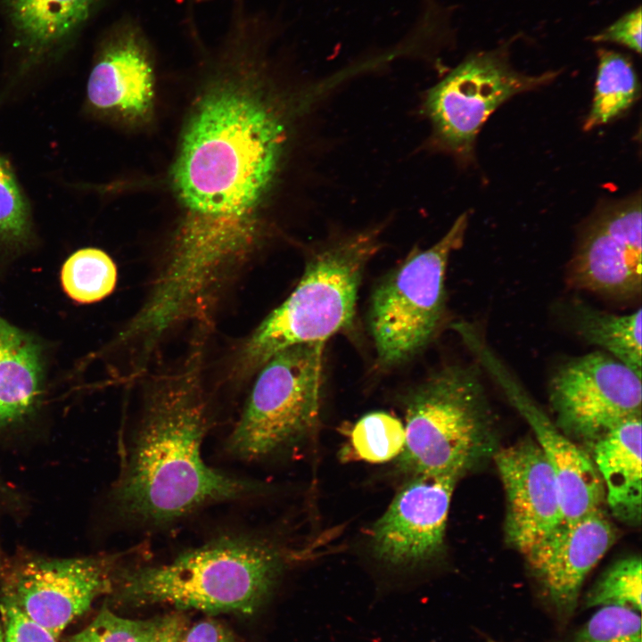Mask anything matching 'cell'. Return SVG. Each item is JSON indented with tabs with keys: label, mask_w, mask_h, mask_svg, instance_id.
Returning <instances> with one entry per match:
<instances>
[{
	"label": "cell",
	"mask_w": 642,
	"mask_h": 642,
	"mask_svg": "<svg viewBox=\"0 0 642 642\" xmlns=\"http://www.w3.org/2000/svg\"><path fill=\"white\" fill-rule=\"evenodd\" d=\"M255 93L234 81L217 86L187 124L173 171L184 216L147 298L165 320L204 314L259 239L284 128Z\"/></svg>",
	"instance_id": "1"
},
{
	"label": "cell",
	"mask_w": 642,
	"mask_h": 642,
	"mask_svg": "<svg viewBox=\"0 0 642 642\" xmlns=\"http://www.w3.org/2000/svg\"><path fill=\"white\" fill-rule=\"evenodd\" d=\"M201 352L149 386L143 414L120 475L114 506L145 525L175 523L200 508L258 495L262 487L210 467L202 445L210 413L202 384Z\"/></svg>",
	"instance_id": "2"
},
{
	"label": "cell",
	"mask_w": 642,
	"mask_h": 642,
	"mask_svg": "<svg viewBox=\"0 0 642 642\" xmlns=\"http://www.w3.org/2000/svg\"><path fill=\"white\" fill-rule=\"evenodd\" d=\"M283 565L279 548L265 539L222 536L169 562L120 565L110 594L132 606L251 614L271 592Z\"/></svg>",
	"instance_id": "3"
},
{
	"label": "cell",
	"mask_w": 642,
	"mask_h": 642,
	"mask_svg": "<svg viewBox=\"0 0 642 642\" xmlns=\"http://www.w3.org/2000/svg\"><path fill=\"white\" fill-rule=\"evenodd\" d=\"M405 410L406 440L397 465L408 477L460 478L498 449L493 412L475 366L434 372L407 393Z\"/></svg>",
	"instance_id": "4"
},
{
	"label": "cell",
	"mask_w": 642,
	"mask_h": 642,
	"mask_svg": "<svg viewBox=\"0 0 642 642\" xmlns=\"http://www.w3.org/2000/svg\"><path fill=\"white\" fill-rule=\"evenodd\" d=\"M379 237L378 229H369L315 253L292 293L246 341L238 358V373L251 374L282 350L325 343L348 329L365 268L380 247Z\"/></svg>",
	"instance_id": "5"
},
{
	"label": "cell",
	"mask_w": 642,
	"mask_h": 642,
	"mask_svg": "<svg viewBox=\"0 0 642 642\" xmlns=\"http://www.w3.org/2000/svg\"><path fill=\"white\" fill-rule=\"evenodd\" d=\"M467 226L463 213L438 242L411 252L374 291L368 323L382 366L408 360L435 336L445 315L447 266Z\"/></svg>",
	"instance_id": "6"
},
{
	"label": "cell",
	"mask_w": 642,
	"mask_h": 642,
	"mask_svg": "<svg viewBox=\"0 0 642 642\" xmlns=\"http://www.w3.org/2000/svg\"><path fill=\"white\" fill-rule=\"evenodd\" d=\"M325 345L291 346L261 366L226 441L232 456L262 459L300 440L314 427L320 409Z\"/></svg>",
	"instance_id": "7"
},
{
	"label": "cell",
	"mask_w": 642,
	"mask_h": 642,
	"mask_svg": "<svg viewBox=\"0 0 642 642\" xmlns=\"http://www.w3.org/2000/svg\"><path fill=\"white\" fill-rule=\"evenodd\" d=\"M122 554L56 558L0 545V597L57 639L96 598L111 592Z\"/></svg>",
	"instance_id": "8"
},
{
	"label": "cell",
	"mask_w": 642,
	"mask_h": 642,
	"mask_svg": "<svg viewBox=\"0 0 642 642\" xmlns=\"http://www.w3.org/2000/svg\"><path fill=\"white\" fill-rule=\"evenodd\" d=\"M556 72L528 76L514 70L500 51L467 57L429 89L424 108L442 150L469 160L488 118L511 97L554 79Z\"/></svg>",
	"instance_id": "9"
},
{
	"label": "cell",
	"mask_w": 642,
	"mask_h": 642,
	"mask_svg": "<svg viewBox=\"0 0 642 642\" xmlns=\"http://www.w3.org/2000/svg\"><path fill=\"white\" fill-rule=\"evenodd\" d=\"M556 425L589 446L623 420L641 415V375L603 350L560 365L548 383Z\"/></svg>",
	"instance_id": "10"
},
{
	"label": "cell",
	"mask_w": 642,
	"mask_h": 642,
	"mask_svg": "<svg viewBox=\"0 0 642 642\" xmlns=\"http://www.w3.org/2000/svg\"><path fill=\"white\" fill-rule=\"evenodd\" d=\"M640 194L598 207L580 230L567 266L576 290L619 301L642 292Z\"/></svg>",
	"instance_id": "11"
},
{
	"label": "cell",
	"mask_w": 642,
	"mask_h": 642,
	"mask_svg": "<svg viewBox=\"0 0 642 642\" xmlns=\"http://www.w3.org/2000/svg\"><path fill=\"white\" fill-rule=\"evenodd\" d=\"M463 342L531 426L557 482L563 524L574 523L600 508L605 490L590 455L556 425L477 331L467 332Z\"/></svg>",
	"instance_id": "12"
},
{
	"label": "cell",
	"mask_w": 642,
	"mask_h": 642,
	"mask_svg": "<svg viewBox=\"0 0 642 642\" xmlns=\"http://www.w3.org/2000/svg\"><path fill=\"white\" fill-rule=\"evenodd\" d=\"M453 475L408 477L385 513L374 524V555L392 565H414L442 549L452 494Z\"/></svg>",
	"instance_id": "13"
},
{
	"label": "cell",
	"mask_w": 642,
	"mask_h": 642,
	"mask_svg": "<svg viewBox=\"0 0 642 642\" xmlns=\"http://www.w3.org/2000/svg\"><path fill=\"white\" fill-rule=\"evenodd\" d=\"M492 457L506 494V540L526 556L564 523L554 472L530 438L498 448Z\"/></svg>",
	"instance_id": "14"
},
{
	"label": "cell",
	"mask_w": 642,
	"mask_h": 642,
	"mask_svg": "<svg viewBox=\"0 0 642 642\" xmlns=\"http://www.w3.org/2000/svg\"><path fill=\"white\" fill-rule=\"evenodd\" d=\"M614 540L613 524L598 508L561 525L525 556L561 621L573 614L585 579Z\"/></svg>",
	"instance_id": "15"
},
{
	"label": "cell",
	"mask_w": 642,
	"mask_h": 642,
	"mask_svg": "<svg viewBox=\"0 0 642 642\" xmlns=\"http://www.w3.org/2000/svg\"><path fill=\"white\" fill-rule=\"evenodd\" d=\"M95 110L136 117L145 114L153 97L152 69L139 35L121 31L104 46L87 82Z\"/></svg>",
	"instance_id": "16"
},
{
	"label": "cell",
	"mask_w": 642,
	"mask_h": 642,
	"mask_svg": "<svg viewBox=\"0 0 642 642\" xmlns=\"http://www.w3.org/2000/svg\"><path fill=\"white\" fill-rule=\"evenodd\" d=\"M590 448L612 514L632 526L641 521V415L629 417Z\"/></svg>",
	"instance_id": "17"
},
{
	"label": "cell",
	"mask_w": 642,
	"mask_h": 642,
	"mask_svg": "<svg viewBox=\"0 0 642 642\" xmlns=\"http://www.w3.org/2000/svg\"><path fill=\"white\" fill-rule=\"evenodd\" d=\"M42 385L38 344L0 317V428L23 420L34 410Z\"/></svg>",
	"instance_id": "18"
},
{
	"label": "cell",
	"mask_w": 642,
	"mask_h": 642,
	"mask_svg": "<svg viewBox=\"0 0 642 642\" xmlns=\"http://www.w3.org/2000/svg\"><path fill=\"white\" fill-rule=\"evenodd\" d=\"M98 0H2L21 45L40 56L56 49L88 20Z\"/></svg>",
	"instance_id": "19"
},
{
	"label": "cell",
	"mask_w": 642,
	"mask_h": 642,
	"mask_svg": "<svg viewBox=\"0 0 642 642\" xmlns=\"http://www.w3.org/2000/svg\"><path fill=\"white\" fill-rule=\"evenodd\" d=\"M571 319L577 334L632 369L642 371L641 309L628 315L597 309L581 300L571 306Z\"/></svg>",
	"instance_id": "20"
},
{
	"label": "cell",
	"mask_w": 642,
	"mask_h": 642,
	"mask_svg": "<svg viewBox=\"0 0 642 642\" xmlns=\"http://www.w3.org/2000/svg\"><path fill=\"white\" fill-rule=\"evenodd\" d=\"M638 94V79L630 60L622 54L600 49L593 103L584 129L619 117L630 108Z\"/></svg>",
	"instance_id": "21"
},
{
	"label": "cell",
	"mask_w": 642,
	"mask_h": 642,
	"mask_svg": "<svg viewBox=\"0 0 642 642\" xmlns=\"http://www.w3.org/2000/svg\"><path fill=\"white\" fill-rule=\"evenodd\" d=\"M61 280L65 292L79 303L99 301L112 292L117 268L111 258L96 248L77 251L64 262Z\"/></svg>",
	"instance_id": "22"
},
{
	"label": "cell",
	"mask_w": 642,
	"mask_h": 642,
	"mask_svg": "<svg viewBox=\"0 0 642 642\" xmlns=\"http://www.w3.org/2000/svg\"><path fill=\"white\" fill-rule=\"evenodd\" d=\"M406 440L405 426L391 414L382 411L363 416L352 427L350 445L355 456L380 464L398 457Z\"/></svg>",
	"instance_id": "23"
},
{
	"label": "cell",
	"mask_w": 642,
	"mask_h": 642,
	"mask_svg": "<svg viewBox=\"0 0 642 642\" xmlns=\"http://www.w3.org/2000/svg\"><path fill=\"white\" fill-rule=\"evenodd\" d=\"M641 564L637 556L612 564L588 591L583 599L584 608L613 605L641 613Z\"/></svg>",
	"instance_id": "24"
},
{
	"label": "cell",
	"mask_w": 642,
	"mask_h": 642,
	"mask_svg": "<svg viewBox=\"0 0 642 642\" xmlns=\"http://www.w3.org/2000/svg\"><path fill=\"white\" fill-rule=\"evenodd\" d=\"M31 234V216L24 193L10 165L0 155V243L25 244Z\"/></svg>",
	"instance_id": "25"
},
{
	"label": "cell",
	"mask_w": 642,
	"mask_h": 642,
	"mask_svg": "<svg viewBox=\"0 0 642 642\" xmlns=\"http://www.w3.org/2000/svg\"><path fill=\"white\" fill-rule=\"evenodd\" d=\"M161 617L137 620L114 613L104 605L84 629L65 642H152Z\"/></svg>",
	"instance_id": "26"
},
{
	"label": "cell",
	"mask_w": 642,
	"mask_h": 642,
	"mask_svg": "<svg viewBox=\"0 0 642 642\" xmlns=\"http://www.w3.org/2000/svg\"><path fill=\"white\" fill-rule=\"evenodd\" d=\"M570 642H642L640 613L613 605L599 607Z\"/></svg>",
	"instance_id": "27"
},
{
	"label": "cell",
	"mask_w": 642,
	"mask_h": 642,
	"mask_svg": "<svg viewBox=\"0 0 642 642\" xmlns=\"http://www.w3.org/2000/svg\"><path fill=\"white\" fill-rule=\"evenodd\" d=\"M0 616L6 642H58L49 631L3 597H0Z\"/></svg>",
	"instance_id": "28"
},
{
	"label": "cell",
	"mask_w": 642,
	"mask_h": 642,
	"mask_svg": "<svg viewBox=\"0 0 642 642\" xmlns=\"http://www.w3.org/2000/svg\"><path fill=\"white\" fill-rule=\"evenodd\" d=\"M641 8L627 12L592 38L595 42H612L638 54L641 53Z\"/></svg>",
	"instance_id": "29"
},
{
	"label": "cell",
	"mask_w": 642,
	"mask_h": 642,
	"mask_svg": "<svg viewBox=\"0 0 642 642\" xmlns=\"http://www.w3.org/2000/svg\"><path fill=\"white\" fill-rule=\"evenodd\" d=\"M184 642H235L230 630L213 619L198 621L189 627Z\"/></svg>",
	"instance_id": "30"
},
{
	"label": "cell",
	"mask_w": 642,
	"mask_h": 642,
	"mask_svg": "<svg viewBox=\"0 0 642 642\" xmlns=\"http://www.w3.org/2000/svg\"><path fill=\"white\" fill-rule=\"evenodd\" d=\"M189 621L185 614L172 613L162 616L152 642H184Z\"/></svg>",
	"instance_id": "31"
},
{
	"label": "cell",
	"mask_w": 642,
	"mask_h": 642,
	"mask_svg": "<svg viewBox=\"0 0 642 642\" xmlns=\"http://www.w3.org/2000/svg\"><path fill=\"white\" fill-rule=\"evenodd\" d=\"M18 500L15 490L0 477V507L14 506Z\"/></svg>",
	"instance_id": "32"
},
{
	"label": "cell",
	"mask_w": 642,
	"mask_h": 642,
	"mask_svg": "<svg viewBox=\"0 0 642 642\" xmlns=\"http://www.w3.org/2000/svg\"><path fill=\"white\" fill-rule=\"evenodd\" d=\"M0 642H6L1 624H0Z\"/></svg>",
	"instance_id": "33"
}]
</instances>
